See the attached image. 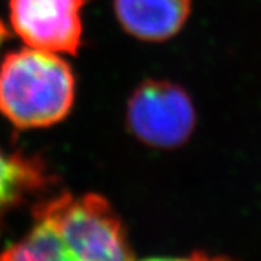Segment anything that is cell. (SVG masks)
I'll use <instances>...</instances> for the list:
<instances>
[{"instance_id": "obj_1", "label": "cell", "mask_w": 261, "mask_h": 261, "mask_svg": "<svg viewBox=\"0 0 261 261\" xmlns=\"http://www.w3.org/2000/svg\"><path fill=\"white\" fill-rule=\"evenodd\" d=\"M75 100V75L61 54L25 47L0 63V113L19 129L64 121Z\"/></svg>"}, {"instance_id": "obj_2", "label": "cell", "mask_w": 261, "mask_h": 261, "mask_svg": "<svg viewBox=\"0 0 261 261\" xmlns=\"http://www.w3.org/2000/svg\"><path fill=\"white\" fill-rule=\"evenodd\" d=\"M32 218L45 219L56 229L70 261L135 258L121 218L99 193H61L34 206Z\"/></svg>"}, {"instance_id": "obj_3", "label": "cell", "mask_w": 261, "mask_h": 261, "mask_svg": "<svg viewBox=\"0 0 261 261\" xmlns=\"http://www.w3.org/2000/svg\"><path fill=\"white\" fill-rule=\"evenodd\" d=\"M126 125L130 134L148 147L176 149L193 135L195 106L181 86L148 79L129 96Z\"/></svg>"}, {"instance_id": "obj_4", "label": "cell", "mask_w": 261, "mask_h": 261, "mask_svg": "<svg viewBox=\"0 0 261 261\" xmlns=\"http://www.w3.org/2000/svg\"><path fill=\"white\" fill-rule=\"evenodd\" d=\"M86 0H9L12 31L25 47L75 56L83 39Z\"/></svg>"}, {"instance_id": "obj_5", "label": "cell", "mask_w": 261, "mask_h": 261, "mask_svg": "<svg viewBox=\"0 0 261 261\" xmlns=\"http://www.w3.org/2000/svg\"><path fill=\"white\" fill-rule=\"evenodd\" d=\"M115 15L125 32L145 42L176 37L192 12V0H115Z\"/></svg>"}, {"instance_id": "obj_6", "label": "cell", "mask_w": 261, "mask_h": 261, "mask_svg": "<svg viewBox=\"0 0 261 261\" xmlns=\"http://www.w3.org/2000/svg\"><path fill=\"white\" fill-rule=\"evenodd\" d=\"M51 183L53 176L41 159L0 149V215Z\"/></svg>"}, {"instance_id": "obj_7", "label": "cell", "mask_w": 261, "mask_h": 261, "mask_svg": "<svg viewBox=\"0 0 261 261\" xmlns=\"http://www.w3.org/2000/svg\"><path fill=\"white\" fill-rule=\"evenodd\" d=\"M3 261H70V255L56 229L45 219L34 218L25 237L0 252Z\"/></svg>"}, {"instance_id": "obj_8", "label": "cell", "mask_w": 261, "mask_h": 261, "mask_svg": "<svg viewBox=\"0 0 261 261\" xmlns=\"http://www.w3.org/2000/svg\"><path fill=\"white\" fill-rule=\"evenodd\" d=\"M10 38V31L9 28L0 20V51H2V47L5 45V42Z\"/></svg>"}]
</instances>
